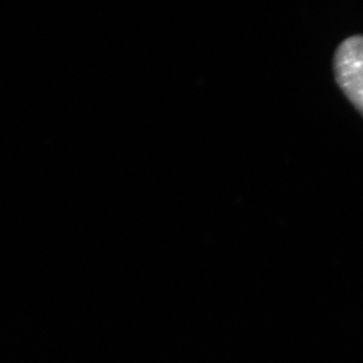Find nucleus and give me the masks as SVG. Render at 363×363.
<instances>
[{
	"label": "nucleus",
	"mask_w": 363,
	"mask_h": 363,
	"mask_svg": "<svg viewBox=\"0 0 363 363\" xmlns=\"http://www.w3.org/2000/svg\"><path fill=\"white\" fill-rule=\"evenodd\" d=\"M333 69L339 88L363 116V35H351L338 45Z\"/></svg>",
	"instance_id": "f257e3e1"
}]
</instances>
